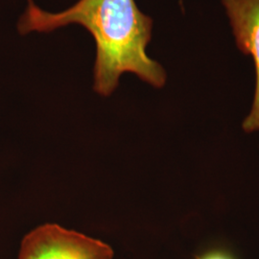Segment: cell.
Wrapping results in <instances>:
<instances>
[{"label":"cell","instance_id":"cell-2","mask_svg":"<svg viewBox=\"0 0 259 259\" xmlns=\"http://www.w3.org/2000/svg\"><path fill=\"white\" fill-rule=\"evenodd\" d=\"M113 250L103 241L47 224L29 232L20 245L19 259H112Z\"/></svg>","mask_w":259,"mask_h":259},{"label":"cell","instance_id":"cell-3","mask_svg":"<svg viewBox=\"0 0 259 259\" xmlns=\"http://www.w3.org/2000/svg\"><path fill=\"white\" fill-rule=\"evenodd\" d=\"M235 41L241 51L250 55L255 66L256 87L249 115L243 123L247 133L259 130V0H222Z\"/></svg>","mask_w":259,"mask_h":259},{"label":"cell","instance_id":"cell-4","mask_svg":"<svg viewBox=\"0 0 259 259\" xmlns=\"http://www.w3.org/2000/svg\"><path fill=\"white\" fill-rule=\"evenodd\" d=\"M199 259H232L231 256H229L226 253H223L221 251H212L210 253H207L204 256L200 257Z\"/></svg>","mask_w":259,"mask_h":259},{"label":"cell","instance_id":"cell-1","mask_svg":"<svg viewBox=\"0 0 259 259\" xmlns=\"http://www.w3.org/2000/svg\"><path fill=\"white\" fill-rule=\"evenodd\" d=\"M68 24L82 25L95 40L94 91L98 94L111 95L125 72L157 89L166 83L165 70L146 52L153 20L135 0H79L59 13L44 11L30 0L19 29L23 33L50 32Z\"/></svg>","mask_w":259,"mask_h":259}]
</instances>
